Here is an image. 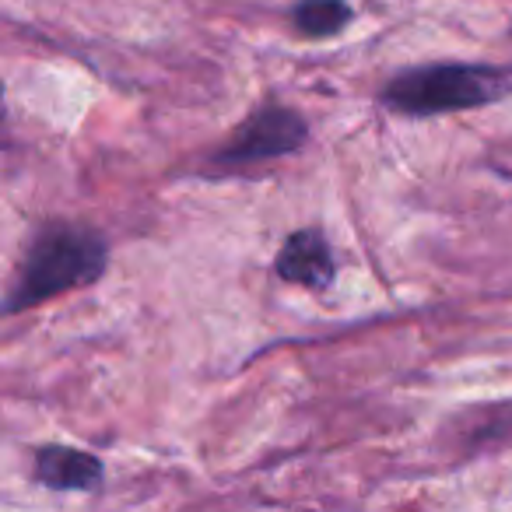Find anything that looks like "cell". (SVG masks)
I'll return each mask as SVG.
<instances>
[{
    "label": "cell",
    "mask_w": 512,
    "mask_h": 512,
    "mask_svg": "<svg viewBox=\"0 0 512 512\" xmlns=\"http://www.w3.org/2000/svg\"><path fill=\"white\" fill-rule=\"evenodd\" d=\"M32 477L50 491H99L106 481V463L78 446H39Z\"/></svg>",
    "instance_id": "obj_5"
},
{
    "label": "cell",
    "mask_w": 512,
    "mask_h": 512,
    "mask_svg": "<svg viewBox=\"0 0 512 512\" xmlns=\"http://www.w3.org/2000/svg\"><path fill=\"white\" fill-rule=\"evenodd\" d=\"M109 242L78 221H50L32 235L18 274L4 299V316L25 313L74 288H88L106 274Z\"/></svg>",
    "instance_id": "obj_1"
},
{
    "label": "cell",
    "mask_w": 512,
    "mask_h": 512,
    "mask_svg": "<svg viewBox=\"0 0 512 512\" xmlns=\"http://www.w3.org/2000/svg\"><path fill=\"white\" fill-rule=\"evenodd\" d=\"M512 92V74L491 64L439 60V64L407 67L379 88V102L400 116H446L484 109Z\"/></svg>",
    "instance_id": "obj_2"
},
{
    "label": "cell",
    "mask_w": 512,
    "mask_h": 512,
    "mask_svg": "<svg viewBox=\"0 0 512 512\" xmlns=\"http://www.w3.org/2000/svg\"><path fill=\"white\" fill-rule=\"evenodd\" d=\"M355 18L348 0H295L292 25L306 39H330L344 32Z\"/></svg>",
    "instance_id": "obj_6"
},
{
    "label": "cell",
    "mask_w": 512,
    "mask_h": 512,
    "mask_svg": "<svg viewBox=\"0 0 512 512\" xmlns=\"http://www.w3.org/2000/svg\"><path fill=\"white\" fill-rule=\"evenodd\" d=\"M309 141V123L299 109L285 102H264L242 120V127L214 151V162L225 169H246V165L271 162L302 151Z\"/></svg>",
    "instance_id": "obj_3"
},
{
    "label": "cell",
    "mask_w": 512,
    "mask_h": 512,
    "mask_svg": "<svg viewBox=\"0 0 512 512\" xmlns=\"http://www.w3.org/2000/svg\"><path fill=\"white\" fill-rule=\"evenodd\" d=\"M274 274L288 285L313 288V292L330 288L337 278V260L327 235L320 228H295L274 256Z\"/></svg>",
    "instance_id": "obj_4"
}]
</instances>
